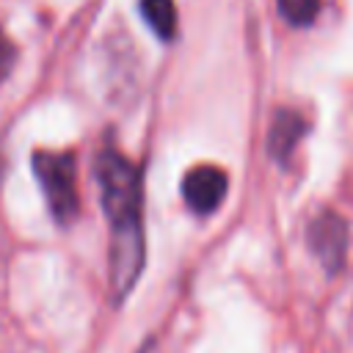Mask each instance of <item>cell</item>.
Returning a JSON list of instances; mask_svg holds the SVG:
<instances>
[{
	"instance_id": "cell-1",
	"label": "cell",
	"mask_w": 353,
	"mask_h": 353,
	"mask_svg": "<svg viewBox=\"0 0 353 353\" xmlns=\"http://www.w3.org/2000/svg\"><path fill=\"white\" fill-rule=\"evenodd\" d=\"M97 179L110 223V301L121 303L132 292L146 262L141 174L124 154L105 149L97 160Z\"/></svg>"
},
{
	"instance_id": "cell-2",
	"label": "cell",
	"mask_w": 353,
	"mask_h": 353,
	"mask_svg": "<svg viewBox=\"0 0 353 353\" xmlns=\"http://www.w3.org/2000/svg\"><path fill=\"white\" fill-rule=\"evenodd\" d=\"M33 168H36V176H39V185L44 190L52 218L58 223H72L80 210L74 157L69 152H39L33 157Z\"/></svg>"
},
{
	"instance_id": "cell-3",
	"label": "cell",
	"mask_w": 353,
	"mask_h": 353,
	"mask_svg": "<svg viewBox=\"0 0 353 353\" xmlns=\"http://www.w3.org/2000/svg\"><path fill=\"white\" fill-rule=\"evenodd\" d=\"M309 248L314 251V256L320 259V265L328 270V273H336L342 265H345V254H347V223L325 210L320 215L312 218L309 223Z\"/></svg>"
},
{
	"instance_id": "cell-4",
	"label": "cell",
	"mask_w": 353,
	"mask_h": 353,
	"mask_svg": "<svg viewBox=\"0 0 353 353\" xmlns=\"http://www.w3.org/2000/svg\"><path fill=\"white\" fill-rule=\"evenodd\" d=\"M182 196L188 207L199 215H210L226 196V174L218 165L201 163L190 168L182 179Z\"/></svg>"
},
{
	"instance_id": "cell-5",
	"label": "cell",
	"mask_w": 353,
	"mask_h": 353,
	"mask_svg": "<svg viewBox=\"0 0 353 353\" xmlns=\"http://www.w3.org/2000/svg\"><path fill=\"white\" fill-rule=\"evenodd\" d=\"M306 132V119L295 110H279L273 124H270V135H268V152L276 160H287L295 149V143L303 138Z\"/></svg>"
},
{
	"instance_id": "cell-6",
	"label": "cell",
	"mask_w": 353,
	"mask_h": 353,
	"mask_svg": "<svg viewBox=\"0 0 353 353\" xmlns=\"http://www.w3.org/2000/svg\"><path fill=\"white\" fill-rule=\"evenodd\" d=\"M141 14L163 41L174 39V33H176V6H174V0H141Z\"/></svg>"
},
{
	"instance_id": "cell-7",
	"label": "cell",
	"mask_w": 353,
	"mask_h": 353,
	"mask_svg": "<svg viewBox=\"0 0 353 353\" xmlns=\"http://www.w3.org/2000/svg\"><path fill=\"white\" fill-rule=\"evenodd\" d=\"M279 11L290 25L306 28L314 22V17L320 11V0H279Z\"/></svg>"
},
{
	"instance_id": "cell-8",
	"label": "cell",
	"mask_w": 353,
	"mask_h": 353,
	"mask_svg": "<svg viewBox=\"0 0 353 353\" xmlns=\"http://www.w3.org/2000/svg\"><path fill=\"white\" fill-rule=\"evenodd\" d=\"M14 61H17V47L11 41V36L6 33V28H0V83L8 77Z\"/></svg>"
},
{
	"instance_id": "cell-9",
	"label": "cell",
	"mask_w": 353,
	"mask_h": 353,
	"mask_svg": "<svg viewBox=\"0 0 353 353\" xmlns=\"http://www.w3.org/2000/svg\"><path fill=\"white\" fill-rule=\"evenodd\" d=\"M157 350V345H154V339H146L141 347H138V353H154Z\"/></svg>"
}]
</instances>
